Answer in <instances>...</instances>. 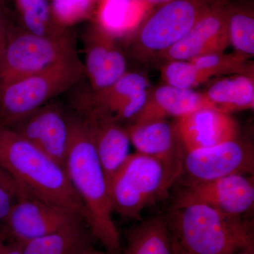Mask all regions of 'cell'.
Segmentation results:
<instances>
[{
	"label": "cell",
	"mask_w": 254,
	"mask_h": 254,
	"mask_svg": "<svg viewBox=\"0 0 254 254\" xmlns=\"http://www.w3.org/2000/svg\"><path fill=\"white\" fill-rule=\"evenodd\" d=\"M175 252H176V254H189L188 253H187V252H184V251L179 249L178 247H177L176 244H175Z\"/></svg>",
	"instance_id": "obj_36"
},
{
	"label": "cell",
	"mask_w": 254,
	"mask_h": 254,
	"mask_svg": "<svg viewBox=\"0 0 254 254\" xmlns=\"http://www.w3.org/2000/svg\"><path fill=\"white\" fill-rule=\"evenodd\" d=\"M6 240V237H5L4 235L0 232V247H1V245H3V243H4Z\"/></svg>",
	"instance_id": "obj_35"
},
{
	"label": "cell",
	"mask_w": 254,
	"mask_h": 254,
	"mask_svg": "<svg viewBox=\"0 0 254 254\" xmlns=\"http://www.w3.org/2000/svg\"><path fill=\"white\" fill-rule=\"evenodd\" d=\"M78 220H84L31 195H23L13 205L0 232L7 240L23 245Z\"/></svg>",
	"instance_id": "obj_10"
},
{
	"label": "cell",
	"mask_w": 254,
	"mask_h": 254,
	"mask_svg": "<svg viewBox=\"0 0 254 254\" xmlns=\"http://www.w3.org/2000/svg\"><path fill=\"white\" fill-rule=\"evenodd\" d=\"M229 0H211L185 38L161 55L167 61H189L223 53L230 45L227 33Z\"/></svg>",
	"instance_id": "obj_13"
},
{
	"label": "cell",
	"mask_w": 254,
	"mask_h": 254,
	"mask_svg": "<svg viewBox=\"0 0 254 254\" xmlns=\"http://www.w3.org/2000/svg\"><path fill=\"white\" fill-rule=\"evenodd\" d=\"M50 4L57 21L68 28L91 15L93 0H50Z\"/></svg>",
	"instance_id": "obj_27"
},
{
	"label": "cell",
	"mask_w": 254,
	"mask_h": 254,
	"mask_svg": "<svg viewBox=\"0 0 254 254\" xmlns=\"http://www.w3.org/2000/svg\"><path fill=\"white\" fill-rule=\"evenodd\" d=\"M169 227L179 249L189 254H233L254 250L253 224L208 205L191 203L173 208Z\"/></svg>",
	"instance_id": "obj_3"
},
{
	"label": "cell",
	"mask_w": 254,
	"mask_h": 254,
	"mask_svg": "<svg viewBox=\"0 0 254 254\" xmlns=\"http://www.w3.org/2000/svg\"><path fill=\"white\" fill-rule=\"evenodd\" d=\"M19 24L38 36L63 37L73 35L53 14L49 0H14Z\"/></svg>",
	"instance_id": "obj_22"
},
{
	"label": "cell",
	"mask_w": 254,
	"mask_h": 254,
	"mask_svg": "<svg viewBox=\"0 0 254 254\" xmlns=\"http://www.w3.org/2000/svg\"><path fill=\"white\" fill-rule=\"evenodd\" d=\"M148 86L143 75L127 72L107 89L78 96L73 105L78 115L93 113L118 123H131L146 105Z\"/></svg>",
	"instance_id": "obj_9"
},
{
	"label": "cell",
	"mask_w": 254,
	"mask_h": 254,
	"mask_svg": "<svg viewBox=\"0 0 254 254\" xmlns=\"http://www.w3.org/2000/svg\"><path fill=\"white\" fill-rule=\"evenodd\" d=\"M205 107L212 106L203 93L166 84L158 87L149 95L144 108L131 123L165 120L169 116L179 118Z\"/></svg>",
	"instance_id": "obj_18"
},
{
	"label": "cell",
	"mask_w": 254,
	"mask_h": 254,
	"mask_svg": "<svg viewBox=\"0 0 254 254\" xmlns=\"http://www.w3.org/2000/svg\"><path fill=\"white\" fill-rule=\"evenodd\" d=\"M164 65L162 76L168 86L181 89H192L209 78L191 62L172 60Z\"/></svg>",
	"instance_id": "obj_26"
},
{
	"label": "cell",
	"mask_w": 254,
	"mask_h": 254,
	"mask_svg": "<svg viewBox=\"0 0 254 254\" xmlns=\"http://www.w3.org/2000/svg\"><path fill=\"white\" fill-rule=\"evenodd\" d=\"M182 168L141 153L129 154L108 183L113 212L139 219L145 208L168 194Z\"/></svg>",
	"instance_id": "obj_4"
},
{
	"label": "cell",
	"mask_w": 254,
	"mask_h": 254,
	"mask_svg": "<svg viewBox=\"0 0 254 254\" xmlns=\"http://www.w3.org/2000/svg\"><path fill=\"white\" fill-rule=\"evenodd\" d=\"M65 169L70 132V113L59 103H48L9 127Z\"/></svg>",
	"instance_id": "obj_11"
},
{
	"label": "cell",
	"mask_w": 254,
	"mask_h": 254,
	"mask_svg": "<svg viewBox=\"0 0 254 254\" xmlns=\"http://www.w3.org/2000/svg\"><path fill=\"white\" fill-rule=\"evenodd\" d=\"M203 94L212 107L224 113L253 109L254 78L247 73L220 78Z\"/></svg>",
	"instance_id": "obj_20"
},
{
	"label": "cell",
	"mask_w": 254,
	"mask_h": 254,
	"mask_svg": "<svg viewBox=\"0 0 254 254\" xmlns=\"http://www.w3.org/2000/svg\"><path fill=\"white\" fill-rule=\"evenodd\" d=\"M85 77L84 66L78 56L41 72L0 85V127H9Z\"/></svg>",
	"instance_id": "obj_5"
},
{
	"label": "cell",
	"mask_w": 254,
	"mask_h": 254,
	"mask_svg": "<svg viewBox=\"0 0 254 254\" xmlns=\"http://www.w3.org/2000/svg\"><path fill=\"white\" fill-rule=\"evenodd\" d=\"M138 1H140L142 4L144 5L145 7H148V6H159L171 1V0H138Z\"/></svg>",
	"instance_id": "obj_32"
},
{
	"label": "cell",
	"mask_w": 254,
	"mask_h": 254,
	"mask_svg": "<svg viewBox=\"0 0 254 254\" xmlns=\"http://www.w3.org/2000/svg\"><path fill=\"white\" fill-rule=\"evenodd\" d=\"M248 58L243 55L225 54L223 53H212L189 60L200 69L210 79L214 76H222L228 73L244 74L247 73V61Z\"/></svg>",
	"instance_id": "obj_25"
},
{
	"label": "cell",
	"mask_w": 254,
	"mask_h": 254,
	"mask_svg": "<svg viewBox=\"0 0 254 254\" xmlns=\"http://www.w3.org/2000/svg\"><path fill=\"white\" fill-rule=\"evenodd\" d=\"M19 195L8 189L0 186V228L7 218L11 208Z\"/></svg>",
	"instance_id": "obj_28"
},
{
	"label": "cell",
	"mask_w": 254,
	"mask_h": 254,
	"mask_svg": "<svg viewBox=\"0 0 254 254\" xmlns=\"http://www.w3.org/2000/svg\"><path fill=\"white\" fill-rule=\"evenodd\" d=\"M9 19L10 14L7 6L4 0H0V67L4 57Z\"/></svg>",
	"instance_id": "obj_29"
},
{
	"label": "cell",
	"mask_w": 254,
	"mask_h": 254,
	"mask_svg": "<svg viewBox=\"0 0 254 254\" xmlns=\"http://www.w3.org/2000/svg\"><path fill=\"white\" fill-rule=\"evenodd\" d=\"M91 232L84 220H78L22 245L23 254H83L91 247Z\"/></svg>",
	"instance_id": "obj_19"
},
{
	"label": "cell",
	"mask_w": 254,
	"mask_h": 254,
	"mask_svg": "<svg viewBox=\"0 0 254 254\" xmlns=\"http://www.w3.org/2000/svg\"><path fill=\"white\" fill-rule=\"evenodd\" d=\"M175 124L186 152L208 148L239 136L235 119L213 107H205L180 117Z\"/></svg>",
	"instance_id": "obj_15"
},
{
	"label": "cell",
	"mask_w": 254,
	"mask_h": 254,
	"mask_svg": "<svg viewBox=\"0 0 254 254\" xmlns=\"http://www.w3.org/2000/svg\"><path fill=\"white\" fill-rule=\"evenodd\" d=\"M145 8L138 0H102L97 23L112 36H122L138 26Z\"/></svg>",
	"instance_id": "obj_23"
},
{
	"label": "cell",
	"mask_w": 254,
	"mask_h": 254,
	"mask_svg": "<svg viewBox=\"0 0 254 254\" xmlns=\"http://www.w3.org/2000/svg\"><path fill=\"white\" fill-rule=\"evenodd\" d=\"M211 0H171L157 6L137 32L133 52L138 58L160 55L187 36Z\"/></svg>",
	"instance_id": "obj_7"
},
{
	"label": "cell",
	"mask_w": 254,
	"mask_h": 254,
	"mask_svg": "<svg viewBox=\"0 0 254 254\" xmlns=\"http://www.w3.org/2000/svg\"><path fill=\"white\" fill-rule=\"evenodd\" d=\"M76 57L78 54L73 35L38 36L19 23L16 24L10 17L0 67V85L41 72Z\"/></svg>",
	"instance_id": "obj_6"
},
{
	"label": "cell",
	"mask_w": 254,
	"mask_h": 254,
	"mask_svg": "<svg viewBox=\"0 0 254 254\" xmlns=\"http://www.w3.org/2000/svg\"><path fill=\"white\" fill-rule=\"evenodd\" d=\"M65 171L84 204L88 226L93 238L107 252L119 254L121 239L113 221L108 182L86 123L70 113V132Z\"/></svg>",
	"instance_id": "obj_1"
},
{
	"label": "cell",
	"mask_w": 254,
	"mask_h": 254,
	"mask_svg": "<svg viewBox=\"0 0 254 254\" xmlns=\"http://www.w3.org/2000/svg\"><path fill=\"white\" fill-rule=\"evenodd\" d=\"M191 203L208 205L230 216H242L254 208V175H234L187 185L177 196L173 208Z\"/></svg>",
	"instance_id": "obj_12"
},
{
	"label": "cell",
	"mask_w": 254,
	"mask_h": 254,
	"mask_svg": "<svg viewBox=\"0 0 254 254\" xmlns=\"http://www.w3.org/2000/svg\"><path fill=\"white\" fill-rule=\"evenodd\" d=\"M0 254H23L22 245L6 239L0 247Z\"/></svg>",
	"instance_id": "obj_31"
},
{
	"label": "cell",
	"mask_w": 254,
	"mask_h": 254,
	"mask_svg": "<svg viewBox=\"0 0 254 254\" xmlns=\"http://www.w3.org/2000/svg\"><path fill=\"white\" fill-rule=\"evenodd\" d=\"M227 33L230 45L247 58L254 55V11L250 1L229 4Z\"/></svg>",
	"instance_id": "obj_24"
},
{
	"label": "cell",
	"mask_w": 254,
	"mask_h": 254,
	"mask_svg": "<svg viewBox=\"0 0 254 254\" xmlns=\"http://www.w3.org/2000/svg\"><path fill=\"white\" fill-rule=\"evenodd\" d=\"M78 116L89 130L108 183L129 155L130 139L127 128L122 124L95 113Z\"/></svg>",
	"instance_id": "obj_17"
},
{
	"label": "cell",
	"mask_w": 254,
	"mask_h": 254,
	"mask_svg": "<svg viewBox=\"0 0 254 254\" xmlns=\"http://www.w3.org/2000/svg\"><path fill=\"white\" fill-rule=\"evenodd\" d=\"M254 152L252 145L240 138L186 152L181 177L186 186L218 180L234 175H253Z\"/></svg>",
	"instance_id": "obj_8"
},
{
	"label": "cell",
	"mask_w": 254,
	"mask_h": 254,
	"mask_svg": "<svg viewBox=\"0 0 254 254\" xmlns=\"http://www.w3.org/2000/svg\"><path fill=\"white\" fill-rule=\"evenodd\" d=\"M0 186L8 189V190L16 193L19 196L29 195L1 167H0Z\"/></svg>",
	"instance_id": "obj_30"
},
{
	"label": "cell",
	"mask_w": 254,
	"mask_h": 254,
	"mask_svg": "<svg viewBox=\"0 0 254 254\" xmlns=\"http://www.w3.org/2000/svg\"><path fill=\"white\" fill-rule=\"evenodd\" d=\"M0 167L28 194L77 215L88 225L86 207L65 169L7 127H0Z\"/></svg>",
	"instance_id": "obj_2"
},
{
	"label": "cell",
	"mask_w": 254,
	"mask_h": 254,
	"mask_svg": "<svg viewBox=\"0 0 254 254\" xmlns=\"http://www.w3.org/2000/svg\"><path fill=\"white\" fill-rule=\"evenodd\" d=\"M233 254H254V250H245L242 251V252H237Z\"/></svg>",
	"instance_id": "obj_34"
},
{
	"label": "cell",
	"mask_w": 254,
	"mask_h": 254,
	"mask_svg": "<svg viewBox=\"0 0 254 254\" xmlns=\"http://www.w3.org/2000/svg\"><path fill=\"white\" fill-rule=\"evenodd\" d=\"M82 41L86 55L85 74L91 91L107 89L127 73L126 58L117 46L115 37L98 23L87 28Z\"/></svg>",
	"instance_id": "obj_14"
},
{
	"label": "cell",
	"mask_w": 254,
	"mask_h": 254,
	"mask_svg": "<svg viewBox=\"0 0 254 254\" xmlns=\"http://www.w3.org/2000/svg\"><path fill=\"white\" fill-rule=\"evenodd\" d=\"M125 254H176L166 218L154 217L130 230Z\"/></svg>",
	"instance_id": "obj_21"
},
{
	"label": "cell",
	"mask_w": 254,
	"mask_h": 254,
	"mask_svg": "<svg viewBox=\"0 0 254 254\" xmlns=\"http://www.w3.org/2000/svg\"><path fill=\"white\" fill-rule=\"evenodd\" d=\"M83 254H113L109 253V252H101V251L95 250L93 247H90L88 250L85 251Z\"/></svg>",
	"instance_id": "obj_33"
},
{
	"label": "cell",
	"mask_w": 254,
	"mask_h": 254,
	"mask_svg": "<svg viewBox=\"0 0 254 254\" xmlns=\"http://www.w3.org/2000/svg\"><path fill=\"white\" fill-rule=\"evenodd\" d=\"M137 153L182 168L185 151L176 124L165 120L131 123L126 127Z\"/></svg>",
	"instance_id": "obj_16"
}]
</instances>
